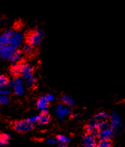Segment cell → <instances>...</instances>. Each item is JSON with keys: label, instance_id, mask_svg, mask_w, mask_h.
Listing matches in <instances>:
<instances>
[{"label": "cell", "instance_id": "6da1fadb", "mask_svg": "<svg viewBox=\"0 0 125 147\" xmlns=\"http://www.w3.org/2000/svg\"><path fill=\"white\" fill-rule=\"evenodd\" d=\"M20 77L24 79L26 84L30 87H32L35 84V79L32 71V67L27 63H20Z\"/></svg>", "mask_w": 125, "mask_h": 147}, {"label": "cell", "instance_id": "7a4b0ae2", "mask_svg": "<svg viewBox=\"0 0 125 147\" xmlns=\"http://www.w3.org/2000/svg\"><path fill=\"white\" fill-rule=\"evenodd\" d=\"M44 36H45V34H44L43 30L41 29H38L35 31H32V32H30L27 35V42L33 45L34 47H37L41 43Z\"/></svg>", "mask_w": 125, "mask_h": 147}, {"label": "cell", "instance_id": "3957f363", "mask_svg": "<svg viewBox=\"0 0 125 147\" xmlns=\"http://www.w3.org/2000/svg\"><path fill=\"white\" fill-rule=\"evenodd\" d=\"M34 125L27 120L16 121L13 124V129L17 132L25 133L33 129Z\"/></svg>", "mask_w": 125, "mask_h": 147}, {"label": "cell", "instance_id": "277c9868", "mask_svg": "<svg viewBox=\"0 0 125 147\" xmlns=\"http://www.w3.org/2000/svg\"><path fill=\"white\" fill-rule=\"evenodd\" d=\"M11 88L14 90V94L17 96H22L24 93V86L23 78L22 77H14L13 82H11Z\"/></svg>", "mask_w": 125, "mask_h": 147}, {"label": "cell", "instance_id": "5b68a950", "mask_svg": "<svg viewBox=\"0 0 125 147\" xmlns=\"http://www.w3.org/2000/svg\"><path fill=\"white\" fill-rule=\"evenodd\" d=\"M70 108L67 105H64V104H59L55 107V116H56L57 119H58V120L63 119L66 116L70 115Z\"/></svg>", "mask_w": 125, "mask_h": 147}, {"label": "cell", "instance_id": "8992f818", "mask_svg": "<svg viewBox=\"0 0 125 147\" xmlns=\"http://www.w3.org/2000/svg\"><path fill=\"white\" fill-rule=\"evenodd\" d=\"M23 43V36L20 32H14L12 31L11 37H10V44L12 47H14L15 49H18L22 46Z\"/></svg>", "mask_w": 125, "mask_h": 147}, {"label": "cell", "instance_id": "52a82bcc", "mask_svg": "<svg viewBox=\"0 0 125 147\" xmlns=\"http://www.w3.org/2000/svg\"><path fill=\"white\" fill-rule=\"evenodd\" d=\"M115 136V130L114 129H112L111 127H108L105 129L99 131L98 136H97V138L99 140H110L114 138Z\"/></svg>", "mask_w": 125, "mask_h": 147}, {"label": "cell", "instance_id": "ba28073f", "mask_svg": "<svg viewBox=\"0 0 125 147\" xmlns=\"http://www.w3.org/2000/svg\"><path fill=\"white\" fill-rule=\"evenodd\" d=\"M16 50V49L12 47L10 44L2 46L0 47V57L9 60L11 57V55Z\"/></svg>", "mask_w": 125, "mask_h": 147}, {"label": "cell", "instance_id": "9c48e42d", "mask_svg": "<svg viewBox=\"0 0 125 147\" xmlns=\"http://www.w3.org/2000/svg\"><path fill=\"white\" fill-rule=\"evenodd\" d=\"M109 124H110V127L114 129V130H116L118 127L122 126V121L120 117L115 111H112L109 116Z\"/></svg>", "mask_w": 125, "mask_h": 147}, {"label": "cell", "instance_id": "30bf717a", "mask_svg": "<svg viewBox=\"0 0 125 147\" xmlns=\"http://www.w3.org/2000/svg\"><path fill=\"white\" fill-rule=\"evenodd\" d=\"M82 144L85 147H95L97 145V139L94 136L86 132L82 137Z\"/></svg>", "mask_w": 125, "mask_h": 147}, {"label": "cell", "instance_id": "8fae6325", "mask_svg": "<svg viewBox=\"0 0 125 147\" xmlns=\"http://www.w3.org/2000/svg\"><path fill=\"white\" fill-rule=\"evenodd\" d=\"M99 129L97 127V121L94 119H92L90 120L89 124L86 127V132L91 134V136H94L95 138H97L99 133Z\"/></svg>", "mask_w": 125, "mask_h": 147}, {"label": "cell", "instance_id": "7c38bea8", "mask_svg": "<svg viewBox=\"0 0 125 147\" xmlns=\"http://www.w3.org/2000/svg\"><path fill=\"white\" fill-rule=\"evenodd\" d=\"M49 105V102H48L44 95L40 97L39 100L37 101L36 107L41 112H48Z\"/></svg>", "mask_w": 125, "mask_h": 147}, {"label": "cell", "instance_id": "4fadbf2b", "mask_svg": "<svg viewBox=\"0 0 125 147\" xmlns=\"http://www.w3.org/2000/svg\"><path fill=\"white\" fill-rule=\"evenodd\" d=\"M51 121V116L48 112H41L38 115V125H44Z\"/></svg>", "mask_w": 125, "mask_h": 147}, {"label": "cell", "instance_id": "5bb4252c", "mask_svg": "<svg viewBox=\"0 0 125 147\" xmlns=\"http://www.w3.org/2000/svg\"><path fill=\"white\" fill-rule=\"evenodd\" d=\"M12 30H7L0 35V44L1 45H7L10 44V37H11Z\"/></svg>", "mask_w": 125, "mask_h": 147}, {"label": "cell", "instance_id": "9a60e30c", "mask_svg": "<svg viewBox=\"0 0 125 147\" xmlns=\"http://www.w3.org/2000/svg\"><path fill=\"white\" fill-rule=\"evenodd\" d=\"M60 102H61V103L64 104L69 107H72L75 105V102L73 98L70 96L66 95V94H64V95L61 96Z\"/></svg>", "mask_w": 125, "mask_h": 147}, {"label": "cell", "instance_id": "2e32d148", "mask_svg": "<svg viewBox=\"0 0 125 147\" xmlns=\"http://www.w3.org/2000/svg\"><path fill=\"white\" fill-rule=\"evenodd\" d=\"M24 55L23 51L20 50V49H17L13 53V55H11L10 58L9 59L11 63H18L21 60V59L22 58Z\"/></svg>", "mask_w": 125, "mask_h": 147}, {"label": "cell", "instance_id": "e0dca14e", "mask_svg": "<svg viewBox=\"0 0 125 147\" xmlns=\"http://www.w3.org/2000/svg\"><path fill=\"white\" fill-rule=\"evenodd\" d=\"M10 140H11V136L10 135L0 132V146H7L10 144Z\"/></svg>", "mask_w": 125, "mask_h": 147}, {"label": "cell", "instance_id": "ac0fdd59", "mask_svg": "<svg viewBox=\"0 0 125 147\" xmlns=\"http://www.w3.org/2000/svg\"><path fill=\"white\" fill-rule=\"evenodd\" d=\"M55 140H56V142L59 144L60 146H67L70 142V140L67 137L64 136H57V137L55 138Z\"/></svg>", "mask_w": 125, "mask_h": 147}, {"label": "cell", "instance_id": "d6986e66", "mask_svg": "<svg viewBox=\"0 0 125 147\" xmlns=\"http://www.w3.org/2000/svg\"><path fill=\"white\" fill-rule=\"evenodd\" d=\"M23 52L25 54H27V55H30V54L33 53V52L35 51V47L32 44H30V43H26V44L24 45L23 47Z\"/></svg>", "mask_w": 125, "mask_h": 147}, {"label": "cell", "instance_id": "ffe728a7", "mask_svg": "<svg viewBox=\"0 0 125 147\" xmlns=\"http://www.w3.org/2000/svg\"><path fill=\"white\" fill-rule=\"evenodd\" d=\"M10 72L14 77H19L20 76V65L19 64H16L12 67L10 69Z\"/></svg>", "mask_w": 125, "mask_h": 147}, {"label": "cell", "instance_id": "44dd1931", "mask_svg": "<svg viewBox=\"0 0 125 147\" xmlns=\"http://www.w3.org/2000/svg\"><path fill=\"white\" fill-rule=\"evenodd\" d=\"M97 127H98L99 130H102V129H105L106 128H108L110 127V124H109V121H107V120H103V121H97Z\"/></svg>", "mask_w": 125, "mask_h": 147}, {"label": "cell", "instance_id": "7402d4cb", "mask_svg": "<svg viewBox=\"0 0 125 147\" xmlns=\"http://www.w3.org/2000/svg\"><path fill=\"white\" fill-rule=\"evenodd\" d=\"M107 117H108V115L105 112H99V113L96 114L93 119H95L97 121H99L107 120Z\"/></svg>", "mask_w": 125, "mask_h": 147}, {"label": "cell", "instance_id": "603a6c76", "mask_svg": "<svg viewBox=\"0 0 125 147\" xmlns=\"http://www.w3.org/2000/svg\"><path fill=\"white\" fill-rule=\"evenodd\" d=\"M97 146L99 147H110L112 146L111 140H101L97 144Z\"/></svg>", "mask_w": 125, "mask_h": 147}, {"label": "cell", "instance_id": "cb8c5ba5", "mask_svg": "<svg viewBox=\"0 0 125 147\" xmlns=\"http://www.w3.org/2000/svg\"><path fill=\"white\" fill-rule=\"evenodd\" d=\"M10 80H8L7 77H6L5 75H3V74H0V85L2 86H6L8 85Z\"/></svg>", "mask_w": 125, "mask_h": 147}, {"label": "cell", "instance_id": "d4e9b609", "mask_svg": "<svg viewBox=\"0 0 125 147\" xmlns=\"http://www.w3.org/2000/svg\"><path fill=\"white\" fill-rule=\"evenodd\" d=\"M9 102H10V99L7 95L0 94V105H6L9 103Z\"/></svg>", "mask_w": 125, "mask_h": 147}, {"label": "cell", "instance_id": "484cf974", "mask_svg": "<svg viewBox=\"0 0 125 147\" xmlns=\"http://www.w3.org/2000/svg\"><path fill=\"white\" fill-rule=\"evenodd\" d=\"M27 121L33 125H36V124H38V115H34L32 117L29 118Z\"/></svg>", "mask_w": 125, "mask_h": 147}, {"label": "cell", "instance_id": "4316f807", "mask_svg": "<svg viewBox=\"0 0 125 147\" xmlns=\"http://www.w3.org/2000/svg\"><path fill=\"white\" fill-rule=\"evenodd\" d=\"M45 143H47V144H49V145H55V144H57V142H56V140L55 139H53V138H49V139H47V140H45V141H44Z\"/></svg>", "mask_w": 125, "mask_h": 147}, {"label": "cell", "instance_id": "83f0119b", "mask_svg": "<svg viewBox=\"0 0 125 147\" xmlns=\"http://www.w3.org/2000/svg\"><path fill=\"white\" fill-rule=\"evenodd\" d=\"M45 97L47 98V99L48 100V102H52V101L55 99V96L53 95V94H47V95H45Z\"/></svg>", "mask_w": 125, "mask_h": 147}, {"label": "cell", "instance_id": "f1b7e54d", "mask_svg": "<svg viewBox=\"0 0 125 147\" xmlns=\"http://www.w3.org/2000/svg\"><path fill=\"white\" fill-rule=\"evenodd\" d=\"M2 47V45H1V44H0V47Z\"/></svg>", "mask_w": 125, "mask_h": 147}]
</instances>
